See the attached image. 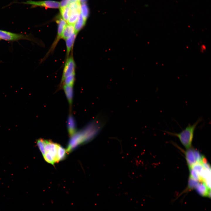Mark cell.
<instances>
[{"label":"cell","instance_id":"obj_1","mask_svg":"<svg viewBox=\"0 0 211 211\" xmlns=\"http://www.w3.org/2000/svg\"><path fill=\"white\" fill-rule=\"evenodd\" d=\"M106 118L99 116L84 129L76 132L71 137L67 150L69 152L80 144L93 139L99 132L106 122Z\"/></svg>","mask_w":211,"mask_h":211},{"label":"cell","instance_id":"obj_2","mask_svg":"<svg viewBox=\"0 0 211 211\" xmlns=\"http://www.w3.org/2000/svg\"><path fill=\"white\" fill-rule=\"evenodd\" d=\"M202 120V118H199L192 125L188 124L184 129L179 133L166 132L168 134L178 137L184 147L187 149H189L192 146L195 130L197 125Z\"/></svg>","mask_w":211,"mask_h":211},{"label":"cell","instance_id":"obj_3","mask_svg":"<svg viewBox=\"0 0 211 211\" xmlns=\"http://www.w3.org/2000/svg\"><path fill=\"white\" fill-rule=\"evenodd\" d=\"M45 153L43 156L45 160L52 164L59 162L58 150L59 145L51 141L44 140Z\"/></svg>","mask_w":211,"mask_h":211},{"label":"cell","instance_id":"obj_4","mask_svg":"<svg viewBox=\"0 0 211 211\" xmlns=\"http://www.w3.org/2000/svg\"><path fill=\"white\" fill-rule=\"evenodd\" d=\"M23 3L31 5L33 6H40L46 8H57L60 7V3L53 1H33L29 0Z\"/></svg>","mask_w":211,"mask_h":211},{"label":"cell","instance_id":"obj_5","mask_svg":"<svg viewBox=\"0 0 211 211\" xmlns=\"http://www.w3.org/2000/svg\"><path fill=\"white\" fill-rule=\"evenodd\" d=\"M75 63L73 57L71 56L68 57L66 62L63 69L62 81H63L67 76L75 74Z\"/></svg>","mask_w":211,"mask_h":211},{"label":"cell","instance_id":"obj_6","mask_svg":"<svg viewBox=\"0 0 211 211\" xmlns=\"http://www.w3.org/2000/svg\"><path fill=\"white\" fill-rule=\"evenodd\" d=\"M0 39L8 41L27 39L26 35L0 30Z\"/></svg>","mask_w":211,"mask_h":211},{"label":"cell","instance_id":"obj_7","mask_svg":"<svg viewBox=\"0 0 211 211\" xmlns=\"http://www.w3.org/2000/svg\"><path fill=\"white\" fill-rule=\"evenodd\" d=\"M58 25L57 35V38L54 44L53 45L54 47L57 44L59 39L61 38V36L63 30L67 25L66 21L62 18H60L57 21Z\"/></svg>","mask_w":211,"mask_h":211},{"label":"cell","instance_id":"obj_8","mask_svg":"<svg viewBox=\"0 0 211 211\" xmlns=\"http://www.w3.org/2000/svg\"><path fill=\"white\" fill-rule=\"evenodd\" d=\"M185 158L188 167H191L196 163L193 149L190 148L185 152Z\"/></svg>","mask_w":211,"mask_h":211},{"label":"cell","instance_id":"obj_9","mask_svg":"<svg viewBox=\"0 0 211 211\" xmlns=\"http://www.w3.org/2000/svg\"><path fill=\"white\" fill-rule=\"evenodd\" d=\"M81 13V10L70 9L69 19L67 21L68 24L74 25L77 20Z\"/></svg>","mask_w":211,"mask_h":211},{"label":"cell","instance_id":"obj_10","mask_svg":"<svg viewBox=\"0 0 211 211\" xmlns=\"http://www.w3.org/2000/svg\"><path fill=\"white\" fill-rule=\"evenodd\" d=\"M75 33L74 25L68 24L64 28L61 36V38L66 40Z\"/></svg>","mask_w":211,"mask_h":211},{"label":"cell","instance_id":"obj_11","mask_svg":"<svg viewBox=\"0 0 211 211\" xmlns=\"http://www.w3.org/2000/svg\"><path fill=\"white\" fill-rule=\"evenodd\" d=\"M67 127L69 135L71 137L76 132V126L75 120L73 116L69 115L67 120Z\"/></svg>","mask_w":211,"mask_h":211},{"label":"cell","instance_id":"obj_12","mask_svg":"<svg viewBox=\"0 0 211 211\" xmlns=\"http://www.w3.org/2000/svg\"><path fill=\"white\" fill-rule=\"evenodd\" d=\"M197 192L203 195L208 196L210 194V188L204 182H201L196 188Z\"/></svg>","mask_w":211,"mask_h":211},{"label":"cell","instance_id":"obj_13","mask_svg":"<svg viewBox=\"0 0 211 211\" xmlns=\"http://www.w3.org/2000/svg\"><path fill=\"white\" fill-rule=\"evenodd\" d=\"M86 21L80 13L77 20L74 25L75 32L77 34L85 25Z\"/></svg>","mask_w":211,"mask_h":211},{"label":"cell","instance_id":"obj_14","mask_svg":"<svg viewBox=\"0 0 211 211\" xmlns=\"http://www.w3.org/2000/svg\"><path fill=\"white\" fill-rule=\"evenodd\" d=\"M77 34L75 32L71 36L69 37L66 40L67 49V55L68 57L69 53L72 50Z\"/></svg>","mask_w":211,"mask_h":211},{"label":"cell","instance_id":"obj_15","mask_svg":"<svg viewBox=\"0 0 211 211\" xmlns=\"http://www.w3.org/2000/svg\"><path fill=\"white\" fill-rule=\"evenodd\" d=\"M63 89L70 105H71L73 98V86L64 85Z\"/></svg>","mask_w":211,"mask_h":211},{"label":"cell","instance_id":"obj_16","mask_svg":"<svg viewBox=\"0 0 211 211\" xmlns=\"http://www.w3.org/2000/svg\"><path fill=\"white\" fill-rule=\"evenodd\" d=\"M60 11L62 18L67 22L69 19L70 13L69 5L64 7H60Z\"/></svg>","mask_w":211,"mask_h":211},{"label":"cell","instance_id":"obj_17","mask_svg":"<svg viewBox=\"0 0 211 211\" xmlns=\"http://www.w3.org/2000/svg\"><path fill=\"white\" fill-rule=\"evenodd\" d=\"M193 151L196 162L202 164L207 161L206 158L198 150L193 149Z\"/></svg>","mask_w":211,"mask_h":211},{"label":"cell","instance_id":"obj_18","mask_svg":"<svg viewBox=\"0 0 211 211\" xmlns=\"http://www.w3.org/2000/svg\"><path fill=\"white\" fill-rule=\"evenodd\" d=\"M81 13L84 18L86 21L89 14V9L85 2L82 3L81 5Z\"/></svg>","mask_w":211,"mask_h":211},{"label":"cell","instance_id":"obj_19","mask_svg":"<svg viewBox=\"0 0 211 211\" xmlns=\"http://www.w3.org/2000/svg\"><path fill=\"white\" fill-rule=\"evenodd\" d=\"M190 178L199 182H203V180L199 174L191 167H188Z\"/></svg>","mask_w":211,"mask_h":211},{"label":"cell","instance_id":"obj_20","mask_svg":"<svg viewBox=\"0 0 211 211\" xmlns=\"http://www.w3.org/2000/svg\"><path fill=\"white\" fill-rule=\"evenodd\" d=\"M75 81V74L70 75L64 79V85L73 86Z\"/></svg>","mask_w":211,"mask_h":211},{"label":"cell","instance_id":"obj_21","mask_svg":"<svg viewBox=\"0 0 211 211\" xmlns=\"http://www.w3.org/2000/svg\"><path fill=\"white\" fill-rule=\"evenodd\" d=\"M67 151L60 145H59L58 150L57 156L59 161L63 159L66 156Z\"/></svg>","mask_w":211,"mask_h":211},{"label":"cell","instance_id":"obj_22","mask_svg":"<svg viewBox=\"0 0 211 211\" xmlns=\"http://www.w3.org/2000/svg\"><path fill=\"white\" fill-rule=\"evenodd\" d=\"M199 183L200 182L189 177L188 182V187L190 189L196 188Z\"/></svg>","mask_w":211,"mask_h":211},{"label":"cell","instance_id":"obj_23","mask_svg":"<svg viewBox=\"0 0 211 211\" xmlns=\"http://www.w3.org/2000/svg\"><path fill=\"white\" fill-rule=\"evenodd\" d=\"M44 140V139H39L37 141V144L38 147L43 156L45 153Z\"/></svg>","mask_w":211,"mask_h":211},{"label":"cell","instance_id":"obj_24","mask_svg":"<svg viewBox=\"0 0 211 211\" xmlns=\"http://www.w3.org/2000/svg\"><path fill=\"white\" fill-rule=\"evenodd\" d=\"M191 167L196 171L199 175V174L201 173L203 169H204L202 164L197 162Z\"/></svg>","mask_w":211,"mask_h":211},{"label":"cell","instance_id":"obj_25","mask_svg":"<svg viewBox=\"0 0 211 211\" xmlns=\"http://www.w3.org/2000/svg\"><path fill=\"white\" fill-rule=\"evenodd\" d=\"M70 0H62L60 3V7H64L68 5L69 3Z\"/></svg>","mask_w":211,"mask_h":211},{"label":"cell","instance_id":"obj_26","mask_svg":"<svg viewBox=\"0 0 211 211\" xmlns=\"http://www.w3.org/2000/svg\"><path fill=\"white\" fill-rule=\"evenodd\" d=\"M80 2L79 0H70V3Z\"/></svg>","mask_w":211,"mask_h":211},{"label":"cell","instance_id":"obj_27","mask_svg":"<svg viewBox=\"0 0 211 211\" xmlns=\"http://www.w3.org/2000/svg\"><path fill=\"white\" fill-rule=\"evenodd\" d=\"M80 2H81L82 3L85 2L87 0H79Z\"/></svg>","mask_w":211,"mask_h":211},{"label":"cell","instance_id":"obj_28","mask_svg":"<svg viewBox=\"0 0 211 211\" xmlns=\"http://www.w3.org/2000/svg\"><path fill=\"white\" fill-rule=\"evenodd\" d=\"M0 40H1V39H0Z\"/></svg>","mask_w":211,"mask_h":211}]
</instances>
